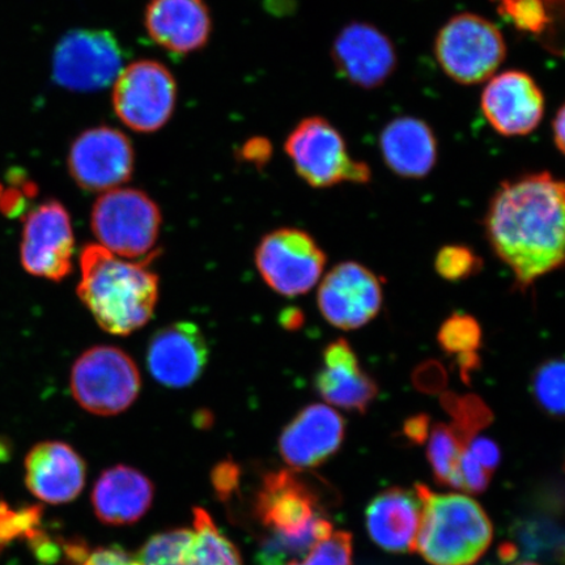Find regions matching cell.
<instances>
[{"instance_id": "obj_1", "label": "cell", "mask_w": 565, "mask_h": 565, "mask_svg": "<svg viewBox=\"0 0 565 565\" xmlns=\"http://www.w3.org/2000/svg\"><path fill=\"white\" fill-rule=\"evenodd\" d=\"M565 186L548 172L505 181L484 217L486 236L522 291L564 263Z\"/></svg>"}, {"instance_id": "obj_2", "label": "cell", "mask_w": 565, "mask_h": 565, "mask_svg": "<svg viewBox=\"0 0 565 565\" xmlns=\"http://www.w3.org/2000/svg\"><path fill=\"white\" fill-rule=\"evenodd\" d=\"M327 503L315 483L299 472H270L258 491L254 513L267 532L256 565H287L302 559L334 532Z\"/></svg>"}, {"instance_id": "obj_3", "label": "cell", "mask_w": 565, "mask_h": 565, "mask_svg": "<svg viewBox=\"0 0 565 565\" xmlns=\"http://www.w3.org/2000/svg\"><path fill=\"white\" fill-rule=\"evenodd\" d=\"M77 295L106 333L129 335L151 320L159 277L148 265L126 263L97 244L81 254Z\"/></svg>"}, {"instance_id": "obj_4", "label": "cell", "mask_w": 565, "mask_h": 565, "mask_svg": "<svg viewBox=\"0 0 565 565\" xmlns=\"http://www.w3.org/2000/svg\"><path fill=\"white\" fill-rule=\"evenodd\" d=\"M422 522L416 551L433 565H472L491 546L493 527L475 499L461 493H435L416 484Z\"/></svg>"}, {"instance_id": "obj_5", "label": "cell", "mask_w": 565, "mask_h": 565, "mask_svg": "<svg viewBox=\"0 0 565 565\" xmlns=\"http://www.w3.org/2000/svg\"><path fill=\"white\" fill-rule=\"evenodd\" d=\"M435 55L451 81L472 86L497 75L507 56V44L489 19L465 12L451 18L437 33Z\"/></svg>"}, {"instance_id": "obj_6", "label": "cell", "mask_w": 565, "mask_h": 565, "mask_svg": "<svg viewBox=\"0 0 565 565\" xmlns=\"http://www.w3.org/2000/svg\"><path fill=\"white\" fill-rule=\"evenodd\" d=\"M90 225L100 245L117 257L157 254L161 212L140 190L117 188L105 192L92 210Z\"/></svg>"}, {"instance_id": "obj_7", "label": "cell", "mask_w": 565, "mask_h": 565, "mask_svg": "<svg viewBox=\"0 0 565 565\" xmlns=\"http://www.w3.org/2000/svg\"><path fill=\"white\" fill-rule=\"evenodd\" d=\"M286 152L308 185L327 189L342 182L369 183L371 168L353 160L342 134L322 117H308L286 140Z\"/></svg>"}, {"instance_id": "obj_8", "label": "cell", "mask_w": 565, "mask_h": 565, "mask_svg": "<svg viewBox=\"0 0 565 565\" xmlns=\"http://www.w3.org/2000/svg\"><path fill=\"white\" fill-rule=\"evenodd\" d=\"M74 398L87 412L111 416L125 412L138 398V366L125 351L97 345L76 360L70 379Z\"/></svg>"}, {"instance_id": "obj_9", "label": "cell", "mask_w": 565, "mask_h": 565, "mask_svg": "<svg viewBox=\"0 0 565 565\" xmlns=\"http://www.w3.org/2000/svg\"><path fill=\"white\" fill-rule=\"evenodd\" d=\"M256 265L268 287L296 298L312 291L321 280L327 254L306 231L280 228L260 239Z\"/></svg>"}, {"instance_id": "obj_10", "label": "cell", "mask_w": 565, "mask_h": 565, "mask_svg": "<svg viewBox=\"0 0 565 565\" xmlns=\"http://www.w3.org/2000/svg\"><path fill=\"white\" fill-rule=\"evenodd\" d=\"M175 97V82L169 70L159 62L139 61L118 75L113 106L130 129L153 132L172 117Z\"/></svg>"}, {"instance_id": "obj_11", "label": "cell", "mask_w": 565, "mask_h": 565, "mask_svg": "<svg viewBox=\"0 0 565 565\" xmlns=\"http://www.w3.org/2000/svg\"><path fill=\"white\" fill-rule=\"evenodd\" d=\"M122 63L121 47L110 32L73 31L55 47L53 77L70 90H100L116 82Z\"/></svg>"}, {"instance_id": "obj_12", "label": "cell", "mask_w": 565, "mask_h": 565, "mask_svg": "<svg viewBox=\"0 0 565 565\" xmlns=\"http://www.w3.org/2000/svg\"><path fill=\"white\" fill-rule=\"evenodd\" d=\"M74 231L63 204L49 200L28 212L21 233V266L33 277L61 281L73 271Z\"/></svg>"}, {"instance_id": "obj_13", "label": "cell", "mask_w": 565, "mask_h": 565, "mask_svg": "<svg viewBox=\"0 0 565 565\" xmlns=\"http://www.w3.org/2000/svg\"><path fill=\"white\" fill-rule=\"evenodd\" d=\"M317 303L331 327L350 331L365 327L383 308V286L370 268L342 263L324 275Z\"/></svg>"}, {"instance_id": "obj_14", "label": "cell", "mask_w": 565, "mask_h": 565, "mask_svg": "<svg viewBox=\"0 0 565 565\" xmlns=\"http://www.w3.org/2000/svg\"><path fill=\"white\" fill-rule=\"evenodd\" d=\"M192 529H174L153 535L140 548L143 565H243L235 545L221 533L211 515L194 508Z\"/></svg>"}, {"instance_id": "obj_15", "label": "cell", "mask_w": 565, "mask_h": 565, "mask_svg": "<svg viewBox=\"0 0 565 565\" xmlns=\"http://www.w3.org/2000/svg\"><path fill=\"white\" fill-rule=\"evenodd\" d=\"M68 171L86 192L117 189L130 180L134 171L131 141L108 126L84 131L71 146Z\"/></svg>"}, {"instance_id": "obj_16", "label": "cell", "mask_w": 565, "mask_h": 565, "mask_svg": "<svg viewBox=\"0 0 565 565\" xmlns=\"http://www.w3.org/2000/svg\"><path fill=\"white\" fill-rule=\"evenodd\" d=\"M480 108L494 131L504 137H525L545 115V97L524 71L510 70L487 81Z\"/></svg>"}, {"instance_id": "obj_17", "label": "cell", "mask_w": 565, "mask_h": 565, "mask_svg": "<svg viewBox=\"0 0 565 565\" xmlns=\"http://www.w3.org/2000/svg\"><path fill=\"white\" fill-rule=\"evenodd\" d=\"M331 56L339 73L364 89L383 86L398 63L392 40L363 21L350 23L337 34Z\"/></svg>"}, {"instance_id": "obj_18", "label": "cell", "mask_w": 565, "mask_h": 565, "mask_svg": "<svg viewBox=\"0 0 565 565\" xmlns=\"http://www.w3.org/2000/svg\"><path fill=\"white\" fill-rule=\"evenodd\" d=\"M209 345L200 328L177 322L162 328L148 344L147 363L154 380L167 387L193 385L206 370Z\"/></svg>"}, {"instance_id": "obj_19", "label": "cell", "mask_w": 565, "mask_h": 565, "mask_svg": "<svg viewBox=\"0 0 565 565\" xmlns=\"http://www.w3.org/2000/svg\"><path fill=\"white\" fill-rule=\"evenodd\" d=\"M344 435L341 414L328 405H309L282 429L280 455L294 469L317 468L341 449Z\"/></svg>"}, {"instance_id": "obj_20", "label": "cell", "mask_w": 565, "mask_h": 565, "mask_svg": "<svg viewBox=\"0 0 565 565\" xmlns=\"http://www.w3.org/2000/svg\"><path fill=\"white\" fill-rule=\"evenodd\" d=\"M25 486L42 503L60 505L79 497L86 484V462L62 441H42L28 451Z\"/></svg>"}, {"instance_id": "obj_21", "label": "cell", "mask_w": 565, "mask_h": 565, "mask_svg": "<svg viewBox=\"0 0 565 565\" xmlns=\"http://www.w3.org/2000/svg\"><path fill=\"white\" fill-rule=\"evenodd\" d=\"M315 386L329 405L360 414L366 413L379 394L376 381L363 371L355 351L342 338L324 349Z\"/></svg>"}, {"instance_id": "obj_22", "label": "cell", "mask_w": 565, "mask_h": 565, "mask_svg": "<svg viewBox=\"0 0 565 565\" xmlns=\"http://www.w3.org/2000/svg\"><path fill=\"white\" fill-rule=\"evenodd\" d=\"M422 512L418 492L393 487L366 508V529L373 542L388 553H415Z\"/></svg>"}, {"instance_id": "obj_23", "label": "cell", "mask_w": 565, "mask_h": 565, "mask_svg": "<svg viewBox=\"0 0 565 565\" xmlns=\"http://www.w3.org/2000/svg\"><path fill=\"white\" fill-rule=\"evenodd\" d=\"M146 26L158 45L175 54H189L206 45L211 19L203 0H151Z\"/></svg>"}, {"instance_id": "obj_24", "label": "cell", "mask_w": 565, "mask_h": 565, "mask_svg": "<svg viewBox=\"0 0 565 565\" xmlns=\"http://www.w3.org/2000/svg\"><path fill=\"white\" fill-rule=\"evenodd\" d=\"M153 493L150 479L137 469L118 465L105 470L97 479L92 504L103 524L131 525L150 510Z\"/></svg>"}, {"instance_id": "obj_25", "label": "cell", "mask_w": 565, "mask_h": 565, "mask_svg": "<svg viewBox=\"0 0 565 565\" xmlns=\"http://www.w3.org/2000/svg\"><path fill=\"white\" fill-rule=\"evenodd\" d=\"M379 145L386 167L402 179H424L436 166V137L420 118L392 119L381 131Z\"/></svg>"}, {"instance_id": "obj_26", "label": "cell", "mask_w": 565, "mask_h": 565, "mask_svg": "<svg viewBox=\"0 0 565 565\" xmlns=\"http://www.w3.org/2000/svg\"><path fill=\"white\" fill-rule=\"evenodd\" d=\"M428 461L436 482L461 491L459 462L462 451L468 448L458 441L454 430L447 424H436L428 436Z\"/></svg>"}, {"instance_id": "obj_27", "label": "cell", "mask_w": 565, "mask_h": 565, "mask_svg": "<svg viewBox=\"0 0 565 565\" xmlns=\"http://www.w3.org/2000/svg\"><path fill=\"white\" fill-rule=\"evenodd\" d=\"M443 406L455 419L450 428L463 447H468L479 429L489 426L492 422L491 409L476 395L458 397V395L448 394L443 398Z\"/></svg>"}, {"instance_id": "obj_28", "label": "cell", "mask_w": 565, "mask_h": 565, "mask_svg": "<svg viewBox=\"0 0 565 565\" xmlns=\"http://www.w3.org/2000/svg\"><path fill=\"white\" fill-rule=\"evenodd\" d=\"M533 395L536 404L553 418L564 415V363L550 359L536 369L533 376Z\"/></svg>"}, {"instance_id": "obj_29", "label": "cell", "mask_w": 565, "mask_h": 565, "mask_svg": "<svg viewBox=\"0 0 565 565\" xmlns=\"http://www.w3.org/2000/svg\"><path fill=\"white\" fill-rule=\"evenodd\" d=\"M515 539L525 554L563 561V533L553 522L525 521L515 529Z\"/></svg>"}, {"instance_id": "obj_30", "label": "cell", "mask_w": 565, "mask_h": 565, "mask_svg": "<svg viewBox=\"0 0 565 565\" xmlns=\"http://www.w3.org/2000/svg\"><path fill=\"white\" fill-rule=\"evenodd\" d=\"M41 521V505L13 508L0 500V553L15 541H30L40 532Z\"/></svg>"}, {"instance_id": "obj_31", "label": "cell", "mask_w": 565, "mask_h": 565, "mask_svg": "<svg viewBox=\"0 0 565 565\" xmlns=\"http://www.w3.org/2000/svg\"><path fill=\"white\" fill-rule=\"evenodd\" d=\"M437 341L450 355L477 352L482 345V328L475 317L455 313L441 324Z\"/></svg>"}, {"instance_id": "obj_32", "label": "cell", "mask_w": 565, "mask_h": 565, "mask_svg": "<svg viewBox=\"0 0 565 565\" xmlns=\"http://www.w3.org/2000/svg\"><path fill=\"white\" fill-rule=\"evenodd\" d=\"M497 4L501 17L522 32L540 35L555 21L554 13L542 0H499Z\"/></svg>"}, {"instance_id": "obj_33", "label": "cell", "mask_w": 565, "mask_h": 565, "mask_svg": "<svg viewBox=\"0 0 565 565\" xmlns=\"http://www.w3.org/2000/svg\"><path fill=\"white\" fill-rule=\"evenodd\" d=\"M483 260L470 247L448 245L437 253L435 268L441 278L449 281L469 279L482 270Z\"/></svg>"}, {"instance_id": "obj_34", "label": "cell", "mask_w": 565, "mask_h": 565, "mask_svg": "<svg viewBox=\"0 0 565 565\" xmlns=\"http://www.w3.org/2000/svg\"><path fill=\"white\" fill-rule=\"evenodd\" d=\"M352 535L348 532H333L327 540L318 542L299 561L287 565H352Z\"/></svg>"}, {"instance_id": "obj_35", "label": "cell", "mask_w": 565, "mask_h": 565, "mask_svg": "<svg viewBox=\"0 0 565 565\" xmlns=\"http://www.w3.org/2000/svg\"><path fill=\"white\" fill-rule=\"evenodd\" d=\"M459 478H461V491L482 493L489 489L492 475L466 448L462 451L461 462H459Z\"/></svg>"}, {"instance_id": "obj_36", "label": "cell", "mask_w": 565, "mask_h": 565, "mask_svg": "<svg viewBox=\"0 0 565 565\" xmlns=\"http://www.w3.org/2000/svg\"><path fill=\"white\" fill-rule=\"evenodd\" d=\"M468 450L486 470L493 475L500 463V449L497 443L487 437H478V439L475 437L469 443Z\"/></svg>"}, {"instance_id": "obj_37", "label": "cell", "mask_w": 565, "mask_h": 565, "mask_svg": "<svg viewBox=\"0 0 565 565\" xmlns=\"http://www.w3.org/2000/svg\"><path fill=\"white\" fill-rule=\"evenodd\" d=\"M82 565H143L137 557L126 554L118 547L97 548L84 557Z\"/></svg>"}, {"instance_id": "obj_38", "label": "cell", "mask_w": 565, "mask_h": 565, "mask_svg": "<svg viewBox=\"0 0 565 565\" xmlns=\"http://www.w3.org/2000/svg\"><path fill=\"white\" fill-rule=\"evenodd\" d=\"M239 471L235 463L223 462L218 463L217 468L212 472V482H214L215 490L221 498H228L233 490L238 484Z\"/></svg>"}, {"instance_id": "obj_39", "label": "cell", "mask_w": 565, "mask_h": 565, "mask_svg": "<svg viewBox=\"0 0 565 565\" xmlns=\"http://www.w3.org/2000/svg\"><path fill=\"white\" fill-rule=\"evenodd\" d=\"M404 434L408 441L423 444L429 436V418L427 415L419 414L408 418L404 426Z\"/></svg>"}, {"instance_id": "obj_40", "label": "cell", "mask_w": 565, "mask_h": 565, "mask_svg": "<svg viewBox=\"0 0 565 565\" xmlns=\"http://www.w3.org/2000/svg\"><path fill=\"white\" fill-rule=\"evenodd\" d=\"M553 137L554 143L561 153H564L565 147V109L562 105L559 110L556 111V116L553 119Z\"/></svg>"}, {"instance_id": "obj_41", "label": "cell", "mask_w": 565, "mask_h": 565, "mask_svg": "<svg viewBox=\"0 0 565 565\" xmlns=\"http://www.w3.org/2000/svg\"><path fill=\"white\" fill-rule=\"evenodd\" d=\"M281 327L288 330H298L303 323V313L296 308H288L280 316Z\"/></svg>"}, {"instance_id": "obj_42", "label": "cell", "mask_w": 565, "mask_h": 565, "mask_svg": "<svg viewBox=\"0 0 565 565\" xmlns=\"http://www.w3.org/2000/svg\"><path fill=\"white\" fill-rule=\"evenodd\" d=\"M458 364L459 369H461L462 377H469L470 373L479 366L477 352L462 353V355H458Z\"/></svg>"}, {"instance_id": "obj_43", "label": "cell", "mask_w": 565, "mask_h": 565, "mask_svg": "<svg viewBox=\"0 0 565 565\" xmlns=\"http://www.w3.org/2000/svg\"><path fill=\"white\" fill-rule=\"evenodd\" d=\"M491 2L498 3L499 0H491ZM543 3H545L550 11L554 13L561 12L563 9L564 0H542Z\"/></svg>"}, {"instance_id": "obj_44", "label": "cell", "mask_w": 565, "mask_h": 565, "mask_svg": "<svg viewBox=\"0 0 565 565\" xmlns=\"http://www.w3.org/2000/svg\"><path fill=\"white\" fill-rule=\"evenodd\" d=\"M512 565H540V564L524 562V563H518V564H512Z\"/></svg>"}, {"instance_id": "obj_45", "label": "cell", "mask_w": 565, "mask_h": 565, "mask_svg": "<svg viewBox=\"0 0 565 565\" xmlns=\"http://www.w3.org/2000/svg\"><path fill=\"white\" fill-rule=\"evenodd\" d=\"M3 192H4V188H3L2 183H0V198H2Z\"/></svg>"}]
</instances>
